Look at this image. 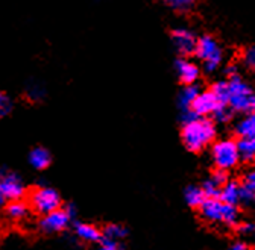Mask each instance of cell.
<instances>
[{
	"label": "cell",
	"instance_id": "cell-1",
	"mask_svg": "<svg viewBox=\"0 0 255 250\" xmlns=\"http://www.w3.org/2000/svg\"><path fill=\"white\" fill-rule=\"evenodd\" d=\"M227 94H225V105L233 112H255V89L248 82L242 73L227 76Z\"/></svg>",
	"mask_w": 255,
	"mask_h": 250
},
{
	"label": "cell",
	"instance_id": "cell-2",
	"mask_svg": "<svg viewBox=\"0 0 255 250\" xmlns=\"http://www.w3.org/2000/svg\"><path fill=\"white\" fill-rule=\"evenodd\" d=\"M216 124L210 117H196L182 123L181 138L191 152H201L216 140Z\"/></svg>",
	"mask_w": 255,
	"mask_h": 250
},
{
	"label": "cell",
	"instance_id": "cell-3",
	"mask_svg": "<svg viewBox=\"0 0 255 250\" xmlns=\"http://www.w3.org/2000/svg\"><path fill=\"white\" fill-rule=\"evenodd\" d=\"M195 55L199 61L201 69L208 75L219 72L225 62V50L220 41L211 34H204L198 38Z\"/></svg>",
	"mask_w": 255,
	"mask_h": 250
},
{
	"label": "cell",
	"instance_id": "cell-4",
	"mask_svg": "<svg viewBox=\"0 0 255 250\" xmlns=\"http://www.w3.org/2000/svg\"><path fill=\"white\" fill-rule=\"evenodd\" d=\"M199 208H201V215L213 225L233 226L237 223L239 212L236 209V205L225 203L219 199H205V202Z\"/></svg>",
	"mask_w": 255,
	"mask_h": 250
},
{
	"label": "cell",
	"instance_id": "cell-5",
	"mask_svg": "<svg viewBox=\"0 0 255 250\" xmlns=\"http://www.w3.org/2000/svg\"><path fill=\"white\" fill-rule=\"evenodd\" d=\"M211 158H213L217 170L227 171V170L234 168L240 161L237 141H234L231 138H223V140L216 141L211 149Z\"/></svg>",
	"mask_w": 255,
	"mask_h": 250
},
{
	"label": "cell",
	"instance_id": "cell-6",
	"mask_svg": "<svg viewBox=\"0 0 255 250\" xmlns=\"http://www.w3.org/2000/svg\"><path fill=\"white\" fill-rule=\"evenodd\" d=\"M198 35L193 29L187 26H179L172 29L170 32V41L175 47V50L179 53V56H190L195 55V49L198 44Z\"/></svg>",
	"mask_w": 255,
	"mask_h": 250
},
{
	"label": "cell",
	"instance_id": "cell-7",
	"mask_svg": "<svg viewBox=\"0 0 255 250\" xmlns=\"http://www.w3.org/2000/svg\"><path fill=\"white\" fill-rule=\"evenodd\" d=\"M30 205L38 214H49L55 209H59L61 199L59 194L49 186H40L35 188L34 193L30 194Z\"/></svg>",
	"mask_w": 255,
	"mask_h": 250
},
{
	"label": "cell",
	"instance_id": "cell-8",
	"mask_svg": "<svg viewBox=\"0 0 255 250\" xmlns=\"http://www.w3.org/2000/svg\"><path fill=\"white\" fill-rule=\"evenodd\" d=\"M175 75L178 81L182 85H190V83H198L202 75V69L199 66V62L190 59L188 56H179L175 64H173Z\"/></svg>",
	"mask_w": 255,
	"mask_h": 250
},
{
	"label": "cell",
	"instance_id": "cell-9",
	"mask_svg": "<svg viewBox=\"0 0 255 250\" xmlns=\"http://www.w3.org/2000/svg\"><path fill=\"white\" fill-rule=\"evenodd\" d=\"M72 220V211L70 209H55L46 215H43L40 226L44 232H61L64 231Z\"/></svg>",
	"mask_w": 255,
	"mask_h": 250
},
{
	"label": "cell",
	"instance_id": "cell-10",
	"mask_svg": "<svg viewBox=\"0 0 255 250\" xmlns=\"http://www.w3.org/2000/svg\"><path fill=\"white\" fill-rule=\"evenodd\" d=\"M220 105L223 103H220V100L214 96V92L211 89H201V92L190 109L198 117H213V114L219 109Z\"/></svg>",
	"mask_w": 255,
	"mask_h": 250
},
{
	"label": "cell",
	"instance_id": "cell-11",
	"mask_svg": "<svg viewBox=\"0 0 255 250\" xmlns=\"http://www.w3.org/2000/svg\"><path fill=\"white\" fill-rule=\"evenodd\" d=\"M0 190L9 200H18L24 194V185L21 179L12 171H0Z\"/></svg>",
	"mask_w": 255,
	"mask_h": 250
},
{
	"label": "cell",
	"instance_id": "cell-12",
	"mask_svg": "<svg viewBox=\"0 0 255 250\" xmlns=\"http://www.w3.org/2000/svg\"><path fill=\"white\" fill-rule=\"evenodd\" d=\"M201 92V88L198 83H190V85H184L178 94V105L181 111L190 109L193 102L196 100L198 94Z\"/></svg>",
	"mask_w": 255,
	"mask_h": 250
},
{
	"label": "cell",
	"instance_id": "cell-13",
	"mask_svg": "<svg viewBox=\"0 0 255 250\" xmlns=\"http://www.w3.org/2000/svg\"><path fill=\"white\" fill-rule=\"evenodd\" d=\"M236 134L240 138H255V112L243 114L236 124Z\"/></svg>",
	"mask_w": 255,
	"mask_h": 250
},
{
	"label": "cell",
	"instance_id": "cell-14",
	"mask_svg": "<svg viewBox=\"0 0 255 250\" xmlns=\"http://www.w3.org/2000/svg\"><path fill=\"white\" fill-rule=\"evenodd\" d=\"M240 190L242 185H239L237 182H227L225 185L220 188V200L230 203V205H236L240 202Z\"/></svg>",
	"mask_w": 255,
	"mask_h": 250
},
{
	"label": "cell",
	"instance_id": "cell-15",
	"mask_svg": "<svg viewBox=\"0 0 255 250\" xmlns=\"http://www.w3.org/2000/svg\"><path fill=\"white\" fill-rule=\"evenodd\" d=\"M50 161H52L50 153L46 149H43V147L34 149V150L30 152V155H29L30 166L34 167V168H37V170H44L46 167H49Z\"/></svg>",
	"mask_w": 255,
	"mask_h": 250
},
{
	"label": "cell",
	"instance_id": "cell-16",
	"mask_svg": "<svg viewBox=\"0 0 255 250\" xmlns=\"http://www.w3.org/2000/svg\"><path fill=\"white\" fill-rule=\"evenodd\" d=\"M75 231H76V235L81 240L88 241V243H96V241H99L102 238V232L96 226L88 225V223H78Z\"/></svg>",
	"mask_w": 255,
	"mask_h": 250
},
{
	"label": "cell",
	"instance_id": "cell-17",
	"mask_svg": "<svg viewBox=\"0 0 255 250\" xmlns=\"http://www.w3.org/2000/svg\"><path fill=\"white\" fill-rule=\"evenodd\" d=\"M240 160L245 163H255V138H240L237 141Z\"/></svg>",
	"mask_w": 255,
	"mask_h": 250
},
{
	"label": "cell",
	"instance_id": "cell-18",
	"mask_svg": "<svg viewBox=\"0 0 255 250\" xmlns=\"http://www.w3.org/2000/svg\"><path fill=\"white\" fill-rule=\"evenodd\" d=\"M27 205L24 202L20 200H12L8 206H6V214L12 220H23V218L27 217Z\"/></svg>",
	"mask_w": 255,
	"mask_h": 250
},
{
	"label": "cell",
	"instance_id": "cell-19",
	"mask_svg": "<svg viewBox=\"0 0 255 250\" xmlns=\"http://www.w3.org/2000/svg\"><path fill=\"white\" fill-rule=\"evenodd\" d=\"M205 194L202 191V188H198V186H188L185 191V200L190 206H201L205 202Z\"/></svg>",
	"mask_w": 255,
	"mask_h": 250
},
{
	"label": "cell",
	"instance_id": "cell-20",
	"mask_svg": "<svg viewBox=\"0 0 255 250\" xmlns=\"http://www.w3.org/2000/svg\"><path fill=\"white\" fill-rule=\"evenodd\" d=\"M166 6L176 12H188L198 5V0H164Z\"/></svg>",
	"mask_w": 255,
	"mask_h": 250
},
{
	"label": "cell",
	"instance_id": "cell-21",
	"mask_svg": "<svg viewBox=\"0 0 255 250\" xmlns=\"http://www.w3.org/2000/svg\"><path fill=\"white\" fill-rule=\"evenodd\" d=\"M240 61H242V64H243L245 69L255 73V44L248 46V47L243 49Z\"/></svg>",
	"mask_w": 255,
	"mask_h": 250
},
{
	"label": "cell",
	"instance_id": "cell-22",
	"mask_svg": "<svg viewBox=\"0 0 255 250\" xmlns=\"http://www.w3.org/2000/svg\"><path fill=\"white\" fill-rule=\"evenodd\" d=\"M102 235H104L105 240L117 241L119 243V240H122L126 235V229L123 226H120V225H110V226L105 228V231H104Z\"/></svg>",
	"mask_w": 255,
	"mask_h": 250
},
{
	"label": "cell",
	"instance_id": "cell-23",
	"mask_svg": "<svg viewBox=\"0 0 255 250\" xmlns=\"http://www.w3.org/2000/svg\"><path fill=\"white\" fill-rule=\"evenodd\" d=\"M220 188H222V186L217 185L213 179H208L202 185V191H204L207 199H217L220 196Z\"/></svg>",
	"mask_w": 255,
	"mask_h": 250
},
{
	"label": "cell",
	"instance_id": "cell-24",
	"mask_svg": "<svg viewBox=\"0 0 255 250\" xmlns=\"http://www.w3.org/2000/svg\"><path fill=\"white\" fill-rule=\"evenodd\" d=\"M213 118L214 121H219V123H228L233 118V111L227 105H220L219 109L213 114Z\"/></svg>",
	"mask_w": 255,
	"mask_h": 250
},
{
	"label": "cell",
	"instance_id": "cell-25",
	"mask_svg": "<svg viewBox=\"0 0 255 250\" xmlns=\"http://www.w3.org/2000/svg\"><path fill=\"white\" fill-rule=\"evenodd\" d=\"M26 92H27V96H29L30 99H41V97L46 94V89H44V86H43V85H40V83L34 82V83L27 85Z\"/></svg>",
	"mask_w": 255,
	"mask_h": 250
},
{
	"label": "cell",
	"instance_id": "cell-26",
	"mask_svg": "<svg viewBox=\"0 0 255 250\" xmlns=\"http://www.w3.org/2000/svg\"><path fill=\"white\" fill-rule=\"evenodd\" d=\"M12 109V102L9 99L8 94H5V92H0V118L8 115Z\"/></svg>",
	"mask_w": 255,
	"mask_h": 250
},
{
	"label": "cell",
	"instance_id": "cell-27",
	"mask_svg": "<svg viewBox=\"0 0 255 250\" xmlns=\"http://www.w3.org/2000/svg\"><path fill=\"white\" fill-rule=\"evenodd\" d=\"M243 186L255 194V167L249 168L243 176Z\"/></svg>",
	"mask_w": 255,
	"mask_h": 250
},
{
	"label": "cell",
	"instance_id": "cell-28",
	"mask_svg": "<svg viewBox=\"0 0 255 250\" xmlns=\"http://www.w3.org/2000/svg\"><path fill=\"white\" fill-rule=\"evenodd\" d=\"M211 179L217 183V185H220V186H223L225 185L228 180H227V173H225V170H217L213 176H211Z\"/></svg>",
	"mask_w": 255,
	"mask_h": 250
},
{
	"label": "cell",
	"instance_id": "cell-29",
	"mask_svg": "<svg viewBox=\"0 0 255 250\" xmlns=\"http://www.w3.org/2000/svg\"><path fill=\"white\" fill-rule=\"evenodd\" d=\"M254 199H255V194H254L252 191H249L248 188H245V186L242 185V190H240V202H243V203H251Z\"/></svg>",
	"mask_w": 255,
	"mask_h": 250
},
{
	"label": "cell",
	"instance_id": "cell-30",
	"mask_svg": "<svg viewBox=\"0 0 255 250\" xmlns=\"http://www.w3.org/2000/svg\"><path fill=\"white\" fill-rule=\"evenodd\" d=\"M98 250H120V246L117 241H110V240H104V243L101 244V247Z\"/></svg>",
	"mask_w": 255,
	"mask_h": 250
},
{
	"label": "cell",
	"instance_id": "cell-31",
	"mask_svg": "<svg viewBox=\"0 0 255 250\" xmlns=\"http://www.w3.org/2000/svg\"><path fill=\"white\" fill-rule=\"evenodd\" d=\"M254 231H255V226L252 223H243L240 226V232L242 234H252Z\"/></svg>",
	"mask_w": 255,
	"mask_h": 250
},
{
	"label": "cell",
	"instance_id": "cell-32",
	"mask_svg": "<svg viewBox=\"0 0 255 250\" xmlns=\"http://www.w3.org/2000/svg\"><path fill=\"white\" fill-rule=\"evenodd\" d=\"M230 250H248V246L245 243H234Z\"/></svg>",
	"mask_w": 255,
	"mask_h": 250
},
{
	"label": "cell",
	"instance_id": "cell-33",
	"mask_svg": "<svg viewBox=\"0 0 255 250\" xmlns=\"http://www.w3.org/2000/svg\"><path fill=\"white\" fill-rule=\"evenodd\" d=\"M5 202H6V197L3 196L2 190H0V209H2V208L5 206Z\"/></svg>",
	"mask_w": 255,
	"mask_h": 250
}]
</instances>
